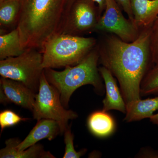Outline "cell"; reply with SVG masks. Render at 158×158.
Here are the masks:
<instances>
[{
	"mask_svg": "<svg viewBox=\"0 0 158 158\" xmlns=\"http://www.w3.org/2000/svg\"><path fill=\"white\" fill-rule=\"evenodd\" d=\"M151 26L142 29L132 42L108 33H100L98 40L99 63L118 81L126 105L141 99V82L154 65L150 48Z\"/></svg>",
	"mask_w": 158,
	"mask_h": 158,
	"instance_id": "cell-1",
	"label": "cell"
},
{
	"mask_svg": "<svg viewBox=\"0 0 158 158\" xmlns=\"http://www.w3.org/2000/svg\"><path fill=\"white\" fill-rule=\"evenodd\" d=\"M66 0H20L17 28L24 49L41 51L44 44L56 34Z\"/></svg>",
	"mask_w": 158,
	"mask_h": 158,
	"instance_id": "cell-2",
	"label": "cell"
},
{
	"mask_svg": "<svg viewBox=\"0 0 158 158\" xmlns=\"http://www.w3.org/2000/svg\"><path fill=\"white\" fill-rule=\"evenodd\" d=\"M99 54L97 45L85 59L74 66H68L61 71L46 68L44 73L49 83L59 91L63 106L68 108L72 95L84 85H92L101 93L103 89L102 77L99 71Z\"/></svg>",
	"mask_w": 158,
	"mask_h": 158,
	"instance_id": "cell-3",
	"label": "cell"
},
{
	"mask_svg": "<svg viewBox=\"0 0 158 158\" xmlns=\"http://www.w3.org/2000/svg\"><path fill=\"white\" fill-rule=\"evenodd\" d=\"M97 42L93 37L55 34L41 49L42 67L54 69L76 65L95 47Z\"/></svg>",
	"mask_w": 158,
	"mask_h": 158,
	"instance_id": "cell-4",
	"label": "cell"
},
{
	"mask_svg": "<svg viewBox=\"0 0 158 158\" xmlns=\"http://www.w3.org/2000/svg\"><path fill=\"white\" fill-rule=\"evenodd\" d=\"M43 54L35 48H29L17 56L0 61V75L2 77L20 82L36 93L44 69Z\"/></svg>",
	"mask_w": 158,
	"mask_h": 158,
	"instance_id": "cell-5",
	"label": "cell"
},
{
	"mask_svg": "<svg viewBox=\"0 0 158 158\" xmlns=\"http://www.w3.org/2000/svg\"><path fill=\"white\" fill-rule=\"evenodd\" d=\"M32 111L34 118L37 120L47 118L57 121L62 134L68 127V121L78 117L76 113L67 110L63 106L60 93L49 83L44 71L40 78L38 93L36 94Z\"/></svg>",
	"mask_w": 158,
	"mask_h": 158,
	"instance_id": "cell-6",
	"label": "cell"
},
{
	"mask_svg": "<svg viewBox=\"0 0 158 158\" xmlns=\"http://www.w3.org/2000/svg\"><path fill=\"white\" fill-rule=\"evenodd\" d=\"M100 17L98 6L93 0H74L64 9L56 34L83 36L95 31Z\"/></svg>",
	"mask_w": 158,
	"mask_h": 158,
	"instance_id": "cell-7",
	"label": "cell"
},
{
	"mask_svg": "<svg viewBox=\"0 0 158 158\" xmlns=\"http://www.w3.org/2000/svg\"><path fill=\"white\" fill-rule=\"evenodd\" d=\"M141 30L135 22L125 17L116 0H106L95 32L113 34L125 42H132L138 38Z\"/></svg>",
	"mask_w": 158,
	"mask_h": 158,
	"instance_id": "cell-8",
	"label": "cell"
},
{
	"mask_svg": "<svg viewBox=\"0 0 158 158\" xmlns=\"http://www.w3.org/2000/svg\"><path fill=\"white\" fill-rule=\"evenodd\" d=\"M1 90L8 102H12L32 111L36 94L20 82L6 78L0 80Z\"/></svg>",
	"mask_w": 158,
	"mask_h": 158,
	"instance_id": "cell-9",
	"label": "cell"
},
{
	"mask_svg": "<svg viewBox=\"0 0 158 158\" xmlns=\"http://www.w3.org/2000/svg\"><path fill=\"white\" fill-rule=\"evenodd\" d=\"M59 134H62L60 126L57 121L47 118L40 119L23 141H20L19 139L15 145V149L22 151L37 144L42 139L52 141Z\"/></svg>",
	"mask_w": 158,
	"mask_h": 158,
	"instance_id": "cell-10",
	"label": "cell"
},
{
	"mask_svg": "<svg viewBox=\"0 0 158 158\" xmlns=\"http://www.w3.org/2000/svg\"><path fill=\"white\" fill-rule=\"evenodd\" d=\"M99 71L104 81L106 97L103 101V111L115 110L125 114L126 104L117 85V80L104 66L99 67Z\"/></svg>",
	"mask_w": 158,
	"mask_h": 158,
	"instance_id": "cell-11",
	"label": "cell"
},
{
	"mask_svg": "<svg viewBox=\"0 0 158 158\" xmlns=\"http://www.w3.org/2000/svg\"><path fill=\"white\" fill-rule=\"evenodd\" d=\"M135 23L141 30L152 25L158 16V0H131Z\"/></svg>",
	"mask_w": 158,
	"mask_h": 158,
	"instance_id": "cell-12",
	"label": "cell"
},
{
	"mask_svg": "<svg viewBox=\"0 0 158 158\" xmlns=\"http://www.w3.org/2000/svg\"><path fill=\"white\" fill-rule=\"evenodd\" d=\"M124 120L126 122L139 121L150 118L158 110V96L137 100L127 105Z\"/></svg>",
	"mask_w": 158,
	"mask_h": 158,
	"instance_id": "cell-13",
	"label": "cell"
},
{
	"mask_svg": "<svg viewBox=\"0 0 158 158\" xmlns=\"http://www.w3.org/2000/svg\"><path fill=\"white\" fill-rule=\"evenodd\" d=\"M19 139L11 138L6 140V147L0 150L1 158H54L49 152L45 151L40 144H36L22 151H17L14 146Z\"/></svg>",
	"mask_w": 158,
	"mask_h": 158,
	"instance_id": "cell-14",
	"label": "cell"
},
{
	"mask_svg": "<svg viewBox=\"0 0 158 158\" xmlns=\"http://www.w3.org/2000/svg\"><path fill=\"white\" fill-rule=\"evenodd\" d=\"M20 10V0H3L0 2L1 34L16 28Z\"/></svg>",
	"mask_w": 158,
	"mask_h": 158,
	"instance_id": "cell-15",
	"label": "cell"
},
{
	"mask_svg": "<svg viewBox=\"0 0 158 158\" xmlns=\"http://www.w3.org/2000/svg\"><path fill=\"white\" fill-rule=\"evenodd\" d=\"M87 124L90 132L99 138H105L112 135L116 126L113 117L103 110L91 113Z\"/></svg>",
	"mask_w": 158,
	"mask_h": 158,
	"instance_id": "cell-16",
	"label": "cell"
},
{
	"mask_svg": "<svg viewBox=\"0 0 158 158\" xmlns=\"http://www.w3.org/2000/svg\"><path fill=\"white\" fill-rule=\"evenodd\" d=\"M25 50L22 46L17 28L0 35V60L17 56Z\"/></svg>",
	"mask_w": 158,
	"mask_h": 158,
	"instance_id": "cell-17",
	"label": "cell"
},
{
	"mask_svg": "<svg viewBox=\"0 0 158 158\" xmlns=\"http://www.w3.org/2000/svg\"><path fill=\"white\" fill-rule=\"evenodd\" d=\"M141 95L158 94V64L150 69L141 82Z\"/></svg>",
	"mask_w": 158,
	"mask_h": 158,
	"instance_id": "cell-18",
	"label": "cell"
},
{
	"mask_svg": "<svg viewBox=\"0 0 158 158\" xmlns=\"http://www.w3.org/2000/svg\"><path fill=\"white\" fill-rule=\"evenodd\" d=\"M73 135L71 131L70 127L68 126L64 132V142L65 144V151L63 158H79L85 154L86 149L77 152L73 144Z\"/></svg>",
	"mask_w": 158,
	"mask_h": 158,
	"instance_id": "cell-19",
	"label": "cell"
},
{
	"mask_svg": "<svg viewBox=\"0 0 158 158\" xmlns=\"http://www.w3.org/2000/svg\"><path fill=\"white\" fill-rule=\"evenodd\" d=\"M29 118H23L13 111L5 110L0 113V126L1 131L6 127L15 125L21 121L27 120Z\"/></svg>",
	"mask_w": 158,
	"mask_h": 158,
	"instance_id": "cell-20",
	"label": "cell"
},
{
	"mask_svg": "<svg viewBox=\"0 0 158 158\" xmlns=\"http://www.w3.org/2000/svg\"><path fill=\"white\" fill-rule=\"evenodd\" d=\"M149 41L153 63L158 64V16L151 26Z\"/></svg>",
	"mask_w": 158,
	"mask_h": 158,
	"instance_id": "cell-21",
	"label": "cell"
},
{
	"mask_svg": "<svg viewBox=\"0 0 158 158\" xmlns=\"http://www.w3.org/2000/svg\"><path fill=\"white\" fill-rule=\"evenodd\" d=\"M116 1H117L121 9L127 15L128 18L135 22L134 15L132 10L131 0H116Z\"/></svg>",
	"mask_w": 158,
	"mask_h": 158,
	"instance_id": "cell-22",
	"label": "cell"
},
{
	"mask_svg": "<svg viewBox=\"0 0 158 158\" xmlns=\"http://www.w3.org/2000/svg\"><path fill=\"white\" fill-rule=\"evenodd\" d=\"M93 1L96 3L97 5L98 6L100 15L101 16L103 12L104 11L105 7H106V0H93ZM74 1V0H66L64 9L70 6Z\"/></svg>",
	"mask_w": 158,
	"mask_h": 158,
	"instance_id": "cell-23",
	"label": "cell"
},
{
	"mask_svg": "<svg viewBox=\"0 0 158 158\" xmlns=\"http://www.w3.org/2000/svg\"><path fill=\"white\" fill-rule=\"evenodd\" d=\"M150 118V121L153 124L156 125L158 126V113L154 114Z\"/></svg>",
	"mask_w": 158,
	"mask_h": 158,
	"instance_id": "cell-24",
	"label": "cell"
},
{
	"mask_svg": "<svg viewBox=\"0 0 158 158\" xmlns=\"http://www.w3.org/2000/svg\"><path fill=\"white\" fill-rule=\"evenodd\" d=\"M3 1V0H0V2H2Z\"/></svg>",
	"mask_w": 158,
	"mask_h": 158,
	"instance_id": "cell-25",
	"label": "cell"
}]
</instances>
